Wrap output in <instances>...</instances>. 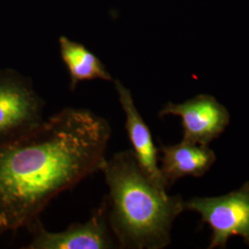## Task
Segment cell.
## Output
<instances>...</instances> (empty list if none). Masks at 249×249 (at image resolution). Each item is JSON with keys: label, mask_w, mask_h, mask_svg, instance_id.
<instances>
[{"label": "cell", "mask_w": 249, "mask_h": 249, "mask_svg": "<svg viewBox=\"0 0 249 249\" xmlns=\"http://www.w3.org/2000/svg\"><path fill=\"white\" fill-rule=\"evenodd\" d=\"M111 133L104 117L67 107L0 142V237L28 228L55 196L102 172Z\"/></svg>", "instance_id": "cell-1"}, {"label": "cell", "mask_w": 249, "mask_h": 249, "mask_svg": "<svg viewBox=\"0 0 249 249\" xmlns=\"http://www.w3.org/2000/svg\"><path fill=\"white\" fill-rule=\"evenodd\" d=\"M102 172L109 189L108 221L118 249H162L173 223L185 212L181 196H170L143 173L132 150L107 159Z\"/></svg>", "instance_id": "cell-2"}, {"label": "cell", "mask_w": 249, "mask_h": 249, "mask_svg": "<svg viewBox=\"0 0 249 249\" xmlns=\"http://www.w3.org/2000/svg\"><path fill=\"white\" fill-rule=\"evenodd\" d=\"M185 210L195 212L212 230L209 249H225L231 236L249 246V181L219 196H195L185 201Z\"/></svg>", "instance_id": "cell-3"}, {"label": "cell", "mask_w": 249, "mask_h": 249, "mask_svg": "<svg viewBox=\"0 0 249 249\" xmlns=\"http://www.w3.org/2000/svg\"><path fill=\"white\" fill-rule=\"evenodd\" d=\"M27 229L32 232V239L22 249H118L108 221L106 198L85 223H72L64 231L53 232L45 230L38 219Z\"/></svg>", "instance_id": "cell-4"}, {"label": "cell", "mask_w": 249, "mask_h": 249, "mask_svg": "<svg viewBox=\"0 0 249 249\" xmlns=\"http://www.w3.org/2000/svg\"><path fill=\"white\" fill-rule=\"evenodd\" d=\"M45 104L26 82L0 74V142L18 139L44 122Z\"/></svg>", "instance_id": "cell-5"}, {"label": "cell", "mask_w": 249, "mask_h": 249, "mask_svg": "<svg viewBox=\"0 0 249 249\" xmlns=\"http://www.w3.org/2000/svg\"><path fill=\"white\" fill-rule=\"evenodd\" d=\"M167 116L181 118L184 141L202 145L219 138L231 119L225 107L209 94H199L181 104H165L159 116Z\"/></svg>", "instance_id": "cell-6"}, {"label": "cell", "mask_w": 249, "mask_h": 249, "mask_svg": "<svg viewBox=\"0 0 249 249\" xmlns=\"http://www.w3.org/2000/svg\"><path fill=\"white\" fill-rule=\"evenodd\" d=\"M119 102L125 116V130L132 145L135 158L143 173L151 182L162 190L167 187L162 178L159 165V149L152 140L151 130L137 109L129 89L116 83Z\"/></svg>", "instance_id": "cell-7"}, {"label": "cell", "mask_w": 249, "mask_h": 249, "mask_svg": "<svg viewBox=\"0 0 249 249\" xmlns=\"http://www.w3.org/2000/svg\"><path fill=\"white\" fill-rule=\"evenodd\" d=\"M159 162L167 188L186 177L201 178L213 166L216 154L209 145L182 140L175 145H161Z\"/></svg>", "instance_id": "cell-8"}, {"label": "cell", "mask_w": 249, "mask_h": 249, "mask_svg": "<svg viewBox=\"0 0 249 249\" xmlns=\"http://www.w3.org/2000/svg\"><path fill=\"white\" fill-rule=\"evenodd\" d=\"M60 46L63 60L70 71L73 85L82 80H111L101 61L83 45L61 38Z\"/></svg>", "instance_id": "cell-9"}]
</instances>
